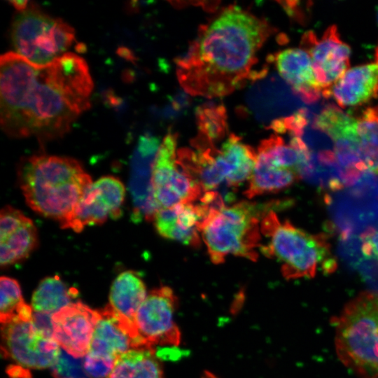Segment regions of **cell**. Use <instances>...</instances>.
I'll return each mask as SVG.
<instances>
[{"instance_id": "cell-22", "label": "cell", "mask_w": 378, "mask_h": 378, "mask_svg": "<svg viewBox=\"0 0 378 378\" xmlns=\"http://www.w3.org/2000/svg\"><path fill=\"white\" fill-rule=\"evenodd\" d=\"M146 295L140 274L132 270L125 271L112 284L108 305L121 319L135 328V315Z\"/></svg>"}, {"instance_id": "cell-6", "label": "cell", "mask_w": 378, "mask_h": 378, "mask_svg": "<svg viewBox=\"0 0 378 378\" xmlns=\"http://www.w3.org/2000/svg\"><path fill=\"white\" fill-rule=\"evenodd\" d=\"M335 321L341 362L361 378H378V291L360 293Z\"/></svg>"}, {"instance_id": "cell-21", "label": "cell", "mask_w": 378, "mask_h": 378, "mask_svg": "<svg viewBox=\"0 0 378 378\" xmlns=\"http://www.w3.org/2000/svg\"><path fill=\"white\" fill-rule=\"evenodd\" d=\"M332 96L341 107L355 106L378 97V64H368L349 69L334 84Z\"/></svg>"}, {"instance_id": "cell-23", "label": "cell", "mask_w": 378, "mask_h": 378, "mask_svg": "<svg viewBox=\"0 0 378 378\" xmlns=\"http://www.w3.org/2000/svg\"><path fill=\"white\" fill-rule=\"evenodd\" d=\"M106 378H164V372L154 351L132 349L116 360Z\"/></svg>"}, {"instance_id": "cell-5", "label": "cell", "mask_w": 378, "mask_h": 378, "mask_svg": "<svg viewBox=\"0 0 378 378\" xmlns=\"http://www.w3.org/2000/svg\"><path fill=\"white\" fill-rule=\"evenodd\" d=\"M260 232L267 241L260 245V251L281 263V273L287 280L312 278L319 268L331 272L336 267L323 235L307 232L288 220L281 221L273 210L262 218Z\"/></svg>"}, {"instance_id": "cell-27", "label": "cell", "mask_w": 378, "mask_h": 378, "mask_svg": "<svg viewBox=\"0 0 378 378\" xmlns=\"http://www.w3.org/2000/svg\"><path fill=\"white\" fill-rule=\"evenodd\" d=\"M0 288L1 324L15 319L24 321L32 319V308L24 302L20 286L15 279L8 276H1Z\"/></svg>"}, {"instance_id": "cell-8", "label": "cell", "mask_w": 378, "mask_h": 378, "mask_svg": "<svg viewBox=\"0 0 378 378\" xmlns=\"http://www.w3.org/2000/svg\"><path fill=\"white\" fill-rule=\"evenodd\" d=\"M11 41L16 54L33 64L43 66L68 52L75 41V32L62 20L31 6L15 17Z\"/></svg>"}, {"instance_id": "cell-29", "label": "cell", "mask_w": 378, "mask_h": 378, "mask_svg": "<svg viewBox=\"0 0 378 378\" xmlns=\"http://www.w3.org/2000/svg\"><path fill=\"white\" fill-rule=\"evenodd\" d=\"M55 378H87L83 367V360L60 350L59 356L52 367Z\"/></svg>"}, {"instance_id": "cell-2", "label": "cell", "mask_w": 378, "mask_h": 378, "mask_svg": "<svg viewBox=\"0 0 378 378\" xmlns=\"http://www.w3.org/2000/svg\"><path fill=\"white\" fill-rule=\"evenodd\" d=\"M274 29L264 18L230 6L200 28L176 59L177 76L192 95L214 98L241 88L255 73L257 54Z\"/></svg>"}, {"instance_id": "cell-4", "label": "cell", "mask_w": 378, "mask_h": 378, "mask_svg": "<svg viewBox=\"0 0 378 378\" xmlns=\"http://www.w3.org/2000/svg\"><path fill=\"white\" fill-rule=\"evenodd\" d=\"M272 206L242 201L211 209L199 228L211 262L223 263L228 255L257 260L260 223Z\"/></svg>"}, {"instance_id": "cell-24", "label": "cell", "mask_w": 378, "mask_h": 378, "mask_svg": "<svg viewBox=\"0 0 378 378\" xmlns=\"http://www.w3.org/2000/svg\"><path fill=\"white\" fill-rule=\"evenodd\" d=\"M298 178L296 173L276 167L257 156L244 195L252 199L264 194L277 192L291 186Z\"/></svg>"}, {"instance_id": "cell-25", "label": "cell", "mask_w": 378, "mask_h": 378, "mask_svg": "<svg viewBox=\"0 0 378 378\" xmlns=\"http://www.w3.org/2000/svg\"><path fill=\"white\" fill-rule=\"evenodd\" d=\"M78 292L69 288L58 276L43 279L35 289L31 298L34 312L52 315L73 303Z\"/></svg>"}, {"instance_id": "cell-33", "label": "cell", "mask_w": 378, "mask_h": 378, "mask_svg": "<svg viewBox=\"0 0 378 378\" xmlns=\"http://www.w3.org/2000/svg\"><path fill=\"white\" fill-rule=\"evenodd\" d=\"M375 59H376V61H377V64H378V46L376 48V51H375Z\"/></svg>"}, {"instance_id": "cell-16", "label": "cell", "mask_w": 378, "mask_h": 378, "mask_svg": "<svg viewBox=\"0 0 378 378\" xmlns=\"http://www.w3.org/2000/svg\"><path fill=\"white\" fill-rule=\"evenodd\" d=\"M160 144L151 135L140 137L131 162L130 189L134 218L153 220L157 207L152 188L153 165Z\"/></svg>"}, {"instance_id": "cell-28", "label": "cell", "mask_w": 378, "mask_h": 378, "mask_svg": "<svg viewBox=\"0 0 378 378\" xmlns=\"http://www.w3.org/2000/svg\"><path fill=\"white\" fill-rule=\"evenodd\" d=\"M199 134L196 137L214 144L220 140L227 130L225 110L223 106H203L197 109Z\"/></svg>"}, {"instance_id": "cell-26", "label": "cell", "mask_w": 378, "mask_h": 378, "mask_svg": "<svg viewBox=\"0 0 378 378\" xmlns=\"http://www.w3.org/2000/svg\"><path fill=\"white\" fill-rule=\"evenodd\" d=\"M357 124L363 162L368 172L378 173V106L365 109Z\"/></svg>"}, {"instance_id": "cell-32", "label": "cell", "mask_w": 378, "mask_h": 378, "mask_svg": "<svg viewBox=\"0 0 378 378\" xmlns=\"http://www.w3.org/2000/svg\"><path fill=\"white\" fill-rule=\"evenodd\" d=\"M202 378H218V377L216 376L214 373L208 370H205L204 371L202 375Z\"/></svg>"}, {"instance_id": "cell-9", "label": "cell", "mask_w": 378, "mask_h": 378, "mask_svg": "<svg viewBox=\"0 0 378 378\" xmlns=\"http://www.w3.org/2000/svg\"><path fill=\"white\" fill-rule=\"evenodd\" d=\"M178 304L177 296L168 286L155 288L147 294L134 317L135 349L155 351L180 344L181 332L174 318Z\"/></svg>"}, {"instance_id": "cell-18", "label": "cell", "mask_w": 378, "mask_h": 378, "mask_svg": "<svg viewBox=\"0 0 378 378\" xmlns=\"http://www.w3.org/2000/svg\"><path fill=\"white\" fill-rule=\"evenodd\" d=\"M38 244L33 221L20 210L6 206L0 216V263L6 267L27 258Z\"/></svg>"}, {"instance_id": "cell-12", "label": "cell", "mask_w": 378, "mask_h": 378, "mask_svg": "<svg viewBox=\"0 0 378 378\" xmlns=\"http://www.w3.org/2000/svg\"><path fill=\"white\" fill-rule=\"evenodd\" d=\"M315 125L332 139L344 187L353 185L368 172L360 155L357 120L329 106L319 114Z\"/></svg>"}, {"instance_id": "cell-13", "label": "cell", "mask_w": 378, "mask_h": 378, "mask_svg": "<svg viewBox=\"0 0 378 378\" xmlns=\"http://www.w3.org/2000/svg\"><path fill=\"white\" fill-rule=\"evenodd\" d=\"M300 46L310 55L322 95L330 97L334 84L349 68V46L341 39L335 24L327 28L319 38L314 31H307Z\"/></svg>"}, {"instance_id": "cell-3", "label": "cell", "mask_w": 378, "mask_h": 378, "mask_svg": "<svg viewBox=\"0 0 378 378\" xmlns=\"http://www.w3.org/2000/svg\"><path fill=\"white\" fill-rule=\"evenodd\" d=\"M18 178L28 206L36 213L68 227L88 188L90 176L76 160L34 155L20 162Z\"/></svg>"}, {"instance_id": "cell-34", "label": "cell", "mask_w": 378, "mask_h": 378, "mask_svg": "<svg viewBox=\"0 0 378 378\" xmlns=\"http://www.w3.org/2000/svg\"><path fill=\"white\" fill-rule=\"evenodd\" d=\"M377 22H378V7H377Z\"/></svg>"}, {"instance_id": "cell-11", "label": "cell", "mask_w": 378, "mask_h": 378, "mask_svg": "<svg viewBox=\"0 0 378 378\" xmlns=\"http://www.w3.org/2000/svg\"><path fill=\"white\" fill-rule=\"evenodd\" d=\"M1 340L4 356L24 368L52 367L60 354L54 337L38 329L32 319H15L1 324Z\"/></svg>"}, {"instance_id": "cell-19", "label": "cell", "mask_w": 378, "mask_h": 378, "mask_svg": "<svg viewBox=\"0 0 378 378\" xmlns=\"http://www.w3.org/2000/svg\"><path fill=\"white\" fill-rule=\"evenodd\" d=\"M209 211L200 202L181 203L157 209L152 221L162 237L197 247L200 244V225Z\"/></svg>"}, {"instance_id": "cell-14", "label": "cell", "mask_w": 378, "mask_h": 378, "mask_svg": "<svg viewBox=\"0 0 378 378\" xmlns=\"http://www.w3.org/2000/svg\"><path fill=\"white\" fill-rule=\"evenodd\" d=\"M125 196V186L116 177L106 176L92 182L80 200L68 229L80 232L86 226L119 218Z\"/></svg>"}, {"instance_id": "cell-30", "label": "cell", "mask_w": 378, "mask_h": 378, "mask_svg": "<svg viewBox=\"0 0 378 378\" xmlns=\"http://www.w3.org/2000/svg\"><path fill=\"white\" fill-rule=\"evenodd\" d=\"M360 239L363 255L378 262V228L367 230Z\"/></svg>"}, {"instance_id": "cell-10", "label": "cell", "mask_w": 378, "mask_h": 378, "mask_svg": "<svg viewBox=\"0 0 378 378\" xmlns=\"http://www.w3.org/2000/svg\"><path fill=\"white\" fill-rule=\"evenodd\" d=\"M177 135L169 132L155 156L152 171L153 199L158 209L195 202L203 192L177 160Z\"/></svg>"}, {"instance_id": "cell-15", "label": "cell", "mask_w": 378, "mask_h": 378, "mask_svg": "<svg viewBox=\"0 0 378 378\" xmlns=\"http://www.w3.org/2000/svg\"><path fill=\"white\" fill-rule=\"evenodd\" d=\"M98 318V310L73 302L52 315L53 337L63 350L80 358L89 350Z\"/></svg>"}, {"instance_id": "cell-17", "label": "cell", "mask_w": 378, "mask_h": 378, "mask_svg": "<svg viewBox=\"0 0 378 378\" xmlns=\"http://www.w3.org/2000/svg\"><path fill=\"white\" fill-rule=\"evenodd\" d=\"M98 312L99 318L86 355L115 363L122 354L134 347L136 332L108 304Z\"/></svg>"}, {"instance_id": "cell-1", "label": "cell", "mask_w": 378, "mask_h": 378, "mask_svg": "<svg viewBox=\"0 0 378 378\" xmlns=\"http://www.w3.org/2000/svg\"><path fill=\"white\" fill-rule=\"evenodd\" d=\"M0 69L1 126L11 137H62L90 106L92 79L85 59L75 53L37 66L8 52Z\"/></svg>"}, {"instance_id": "cell-20", "label": "cell", "mask_w": 378, "mask_h": 378, "mask_svg": "<svg viewBox=\"0 0 378 378\" xmlns=\"http://www.w3.org/2000/svg\"><path fill=\"white\" fill-rule=\"evenodd\" d=\"M281 77L304 102L312 103L322 95L312 59L303 48H287L270 57Z\"/></svg>"}, {"instance_id": "cell-31", "label": "cell", "mask_w": 378, "mask_h": 378, "mask_svg": "<svg viewBox=\"0 0 378 378\" xmlns=\"http://www.w3.org/2000/svg\"><path fill=\"white\" fill-rule=\"evenodd\" d=\"M9 2L19 13L25 10L28 8L27 4L29 1L26 0H15L10 1Z\"/></svg>"}, {"instance_id": "cell-7", "label": "cell", "mask_w": 378, "mask_h": 378, "mask_svg": "<svg viewBox=\"0 0 378 378\" xmlns=\"http://www.w3.org/2000/svg\"><path fill=\"white\" fill-rule=\"evenodd\" d=\"M178 151V160L204 192L214 191L223 183L236 188L249 178L257 160L256 152L231 134L217 149L214 144L193 145Z\"/></svg>"}]
</instances>
